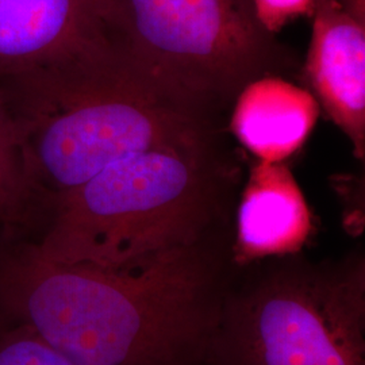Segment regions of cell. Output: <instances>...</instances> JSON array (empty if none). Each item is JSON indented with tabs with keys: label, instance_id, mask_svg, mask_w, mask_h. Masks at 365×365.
<instances>
[{
	"label": "cell",
	"instance_id": "obj_1",
	"mask_svg": "<svg viewBox=\"0 0 365 365\" xmlns=\"http://www.w3.org/2000/svg\"><path fill=\"white\" fill-rule=\"evenodd\" d=\"M227 294L215 235L128 268L49 260L36 241L0 235V317L75 365L209 360Z\"/></svg>",
	"mask_w": 365,
	"mask_h": 365
},
{
	"label": "cell",
	"instance_id": "obj_2",
	"mask_svg": "<svg viewBox=\"0 0 365 365\" xmlns=\"http://www.w3.org/2000/svg\"><path fill=\"white\" fill-rule=\"evenodd\" d=\"M233 179L220 137L138 152L58 196L36 242L58 262L138 265L218 233Z\"/></svg>",
	"mask_w": 365,
	"mask_h": 365
},
{
	"label": "cell",
	"instance_id": "obj_3",
	"mask_svg": "<svg viewBox=\"0 0 365 365\" xmlns=\"http://www.w3.org/2000/svg\"><path fill=\"white\" fill-rule=\"evenodd\" d=\"M27 182L49 215L58 196L125 157L220 137V119L173 102L128 68L0 90Z\"/></svg>",
	"mask_w": 365,
	"mask_h": 365
},
{
	"label": "cell",
	"instance_id": "obj_4",
	"mask_svg": "<svg viewBox=\"0 0 365 365\" xmlns=\"http://www.w3.org/2000/svg\"><path fill=\"white\" fill-rule=\"evenodd\" d=\"M118 52L157 93L220 119L255 80L294 56L261 25L252 0H105Z\"/></svg>",
	"mask_w": 365,
	"mask_h": 365
},
{
	"label": "cell",
	"instance_id": "obj_5",
	"mask_svg": "<svg viewBox=\"0 0 365 365\" xmlns=\"http://www.w3.org/2000/svg\"><path fill=\"white\" fill-rule=\"evenodd\" d=\"M218 365H365V260L284 256L226 297Z\"/></svg>",
	"mask_w": 365,
	"mask_h": 365
},
{
	"label": "cell",
	"instance_id": "obj_6",
	"mask_svg": "<svg viewBox=\"0 0 365 365\" xmlns=\"http://www.w3.org/2000/svg\"><path fill=\"white\" fill-rule=\"evenodd\" d=\"M122 66L105 0H0V88Z\"/></svg>",
	"mask_w": 365,
	"mask_h": 365
},
{
	"label": "cell",
	"instance_id": "obj_7",
	"mask_svg": "<svg viewBox=\"0 0 365 365\" xmlns=\"http://www.w3.org/2000/svg\"><path fill=\"white\" fill-rule=\"evenodd\" d=\"M304 75L318 105L365 157V25L336 0H314Z\"/></svg>",
	"mask_w": 365,
	"mask_h": 365
},
{
	"label": "cell",
	"instance_id": "obj_8",
	"mask_svg": "<svg viewBox=\"0 0 365 365\" xmlns=\"http://www.w3.org/2000/svg\"><path fill=\"white\" fill-rule=\"evenodd\" d=\"M313 230L312 212L283 163L252 165L237 209L232 260L238 265L295 255Z\"/></svg>",
	"mask_w": 365,
	"mask_h": 365
},
{
	"label": "cell",
	"instance_id": "obj_9",
	"mask_svg": "<svg viewBox=\"0 0 365 365\" xmlns=\"http://www.w3.org/2000/svg\"><path fill=\"white\" fill-rule=\"evenodd\" d=\"M318 115L313 93L282 76H264L237 95L230 129L257 161L283 163L307 141Z\"/></svg>",
	"mask_w": 365,
	"mask_h": 365
},
{
	"label": "cell",
	"instance_id": "obj_10",
	"mask_svg": "<svg viewBox=\"0 0 365 365\" xmlns=\"http://www.w3.org/2000/svg\"><path fill=\"white\" fill-rule=\"evenodd\" d=\"M45 210L27 182L18 135L0 96V235H24Z\"/></svg>",
	"mask_w": 365,
	"mask_h": 365
},
{
	"label": "cell",
	"instance_id": "obj_11",
	"mask_svg": "<svg viewBox=\"0 0 365 365\" xmlns=\"http://www.w3.org/2000/svg\"><path fill=\"white\" fill-rule=\"evenodd\" d=\"M0 365H75L25 325L0 330Z\"/></svg>",
	"mask_w": 365,
	"mask_h": 365
},
{
	"label": "cell",
	"instance_id": "obj_12",
	"mask_svg": "<svg viewBox=\"0 0 365 365\" xmlns=\"http://www.w3.org/2000/svg\"><path fill=\"white\" fill-rule=\"evenodd\" d=\"M256 15L268 31L276 34L291 21L312 15L314 0H252Z\"/></svg>",
	"mask_w": 365,
	"mask_h": 365
},
{
	"label": "cell",
	"instance_id": "obj_13",
	"mask_svg": "<svg viewBox=\"0 0 365 365\" xmlns=\"http://www.w3.org/2000/svg\"><path fill=\"white\" fill-rule=\"evenodd\" d=\"M339 6L352 15L356 21L365 25V0H336Z\"/></svg>",
	"mask_w": 365,
	"mask_h": 365
}]
</instances>
